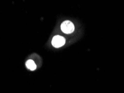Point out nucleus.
<instances>
[{
	"instance_id": "1",
	"label": "nucleus",
	"mask_w": 124,
	"mask_h": 93,
	"mask_svg": "<svg viewBox=\"0 0 124 93\" xmlns=\"http://www.w3.org/2000/svg\"><path fill=\"white\" fill-rule=\"evenodd\" d=\"M61 30L65 34H69L72 33L74 30V24L69 20L64 21L61 25Z\"/></svg>"
},
{
	"instance_id": "2",
	"label": "nucleus",
	"mask_w": 124,
	"mask_h": 93,
	"mask_svg": "<svg viewBox=\"0 0 124 93\" xmlns=\"http://www.w3.org/2000/svg\"><path fill=\"white\" fill-rule=\"evenodd\" d=\"M65 43V39L63 36L60 35H56L53 38L52 43V45L56 48H59L63 46Z\"/></svg>"
},
{
	"instance_id": "3",
	"label": "nucleus",
	"mask_w": 124,
	"mask_h": 93,
	"mask_svg": "<svg viewBox=\"0 0 124 93\" xmlns=\"http://www.w3.org/2000/svg\"><path fill=\"white\" fill-rule=\"evenodd\" d=\"M26 66L29 70L31 71H34L36 69V65L35 62L32 60L29 59L26 63Z\"/></svg>"
}]
</instances>
